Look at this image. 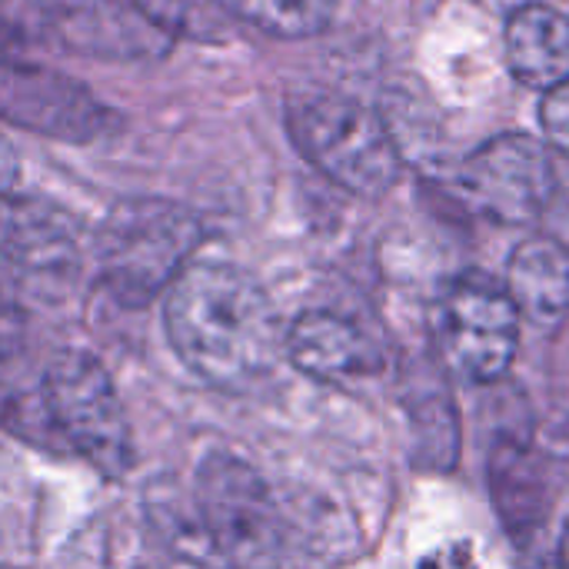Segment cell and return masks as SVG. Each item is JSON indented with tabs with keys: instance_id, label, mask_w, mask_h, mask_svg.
<instances>
[{
	"instance_id": "obj_17",
	"label": "cell",
	"mask_w": 569,
	"mask_h": 569,
	"mask_svg": "<svg viewBox=\"0 0 569 569\" xmlns=\"http://www.w3.org/2000/svg\"><path fill=\"white\" fill-rule=\"evenodd\" d=\"M540 123L547 130V140L569 153V80H563L560 87L547 90L543 93V103H540Z\"/></svg>"
},
{
	"instance_id": "obj_4",
	"label": "cell",
	"mask_w": 569,
	"mask_h": 569,
	"mask_svg": "<svg viewBox=\"0 0 569 569\" xmlns=\"http://www.w3.org/2000/svg\"><path fill=\"white\" fill-rule=\"evenodd\" d=\"M43 413L53 440L83 457L100 477L120 480L133 463V433L103 363L83 350H60L40 373Z\"/></svg>"
},
{
	"instance_id": "obj_21",
	"label": "cell",
	"mask_w": 569,
	"mask_h": 569,
	"mask_svg": "<svg viewBox=\"0 0 569 569\" xmlns=\"http://www.w3.org/2000/svg\"><path fill=\"white\" fill-rule=\"evenodd\" d=\"M3 40H7V23H3V17H0V47H3Z\"/></svg>"
},
{
	"instance_id": "obj_8",
	"label": "cell",
	"mask_w": 569,
	"mask_h": 569,
	"mask_svg": "<svg viewBox=\"0 0 569 569\" xmlns=\"http://www.w3.org/2000/svg\"><path fill=\"white\" fill-rule=\"evenodd\" d=\"M0 120L63 143H93L117 127V113L83 83L7 60H0Z\"/></svg>"
},
{
	"instance_id": "obj_7",
	"label": "cell",
	"mask_w": 569,
	"mask_h": 569,
	"mask_svg": "<svg viewBox=\"0 0 569 569\" xmlns=\"http://www.w3.org/2000/svg\"><path fill=\"white\" fill-rule=\"evenodd\" d=\"M457 187L477 213L497 223H530L553 197V157L537 137L500 133L467 153Z\"/></svg>"
},
{
	"instance_id": "obj_11",
	"label": "cell",
	"mask_w": 569,
	"mask_h": 569,
	"mask_svg": "<svg viewBox=\"0 0 569 569\" xmlns=\"http://www.w3.org/2000/svg\"><path fill=\"white\" fill-rule=\"evenodd\" d=\"M0 257L57 270L77 257V223L53 203L0 190Z\"/></svg>"
},
{
	"instance_id": "obj_6",
	"label": "cell",
	"mask_w": 569,
	"mask_h": 569,
	"mask_svg": "<svg viewBox=\"0 0 569 569\" xmlns=\"http://www.w3.org/2000/svg\"><path fill=\"white\" fill-rule=\"evenodd\" d=\"M433 340L453 377L493 383L517 357L520 310L503 283L483 273H463L433 303Z\"/></svg>"
},
{
	"instance_id": "obj_20",
	"label": "cell",
	"mask_w": 569,
	"mask_h": 569,
	"mask_svg": "<svg viewBox=\"0 0 569 569\" xmlns=\"http://www.w3.org/2000/svg\"><path fill=\"white\" fill-rule=\"evenodd\" d=\"M557 569H569V520L567 527H563L560 547H557Z\"/></svg>"
},
{
	"instance_id": "obj_5",
	"label": "cell",
	"mask_w": 569,
	"mask_h": 569,
	"mask_svg": "<svg viewBox=\"0 0 569 569\" xmlns=\"http://www.w3.org/2000/svg\"><path fill=\"white\" fill-rule=\"evenodd\" d=\"M200 527L230 569H277L287 550V523L267 480L237 453L210 450L193 473Z\"/></svg>"
},
{
	"instance_id": "obj_13",
	"label": "cell",
	"mask_w": 569,
	"mask_h": 569,
	"mask_svg": "<svg viewBox=\"0 0 569 569\" xmlns=\"http://www.w3.org/2000/svg\"><path fill=\"white\" fill-rule=\"evenodd\" d=\"M507 63L533 90H553L569 80V17L547 3L513 10L507 23Z\"/></svg>"
},
{
	"instance_id": "obj_14",
	"label": "cell",
	"mask_w": 569,
	"mask_h": 569,
	"mask_svg": "<svg viewBox=\"0 0 569 569\" xmlns=\"http://www.w3.org/2000/svg\"><path fill=\"white\" fill-rule=\"evenodd\" d=\"M490 480H493V500L513 533H527L543 520L547 480H543L540 463L527 450L503 447L493 457Z\"/></svg>"
},
{
	"instance_id": "obj_3",
	"label": "cell",
	"mask_w": 569,
	"mask_h": 569,
	"mask_svg": "<svg viewBox=\"0 0 569 569\" xmlns=\"http://www.w3.org/2000/svg\"><path fill=\"white\" fill-rule=\"evenodd\" d=\"M287 130L293 147L350 193L380 197L400 177V147L383 117L347 93L307 90L290 97Z\"/></svg>"
},
{
	"instance_id": "obj_10",
	"label": "cell",
	"mask_w": 569,
	"mask_h": 569,
	"mask_svg": "<svg viewBox=\"0 0 569 569\" xmlns=\"http://www.w3.org/2000/svg\"><path fill=\"white\" fill-rule=\"evenodd\" d=\"M283 350L300 373L330 387H353L380 370V353L370 337L330 310L300 313L283 333Z\"/></svg>"
},
{
	"instance_id": "obj_15",
	"label": "cell",
	"mask_w": 569,
	"mask_h": 569,
	"mask_svg": "<svg viewBox=\"0 0 569 569\" xmlns=\"http://www.w3.org/2000/svg\"><path fill=\"white\" fill-rule=\"evenodd\" d=\"M217 7L270 37L307 40L333 23L340 0H217Z\"/></svg>"
},
{
	"instance_id": "obj_16",
	"label": "cell",
	"mask_w": 569,
	"mask_h": 569,
	"mask_svg": "<svg viewBox=\"0 0 569 569\" xmlns=\"http://www.w3.org/2000/svg\"><path fill=\"white\" fill-rule=\"evenodd\" d=\"M143 17L167 33L170 40H220L227 30V13L217 7V0H137Z\"/></svg>"
},
{
	"instance_id": "obj_18",
	"label": "cell",
	"mask_w": 569,
	"mask_h": 569,
	"mask_svg": "<svg viewBox=\"0 0 569 569\" xmlns=\"http://www.w3.org/2000/svg\"><path fill=\"white\" fill-rule=\"evenodd\" d=\"M420 569H477V563H473V550L467 543H450V547L437 550L433 557H427Z\"/></svg>"
},
{
	"instance_id": "obj_12",
	"label": "cell",
	"mask_w": 569,
	"mask_h": 569,
	"mask_svg": "<svg viewBox=\"0 0 569 569\" xmlns=\"http://www.w3.org/2000/svg\"><path fill=\"white\" fill-rule=\"evenodd\" d=\"M507 293L520 317L557 327L569 313V253L553 237L523 240L507 267Z\"/></svg>"
},
{
	"instance_id": "obj_19",
	"label": "cell",
	"mask_w": 569,
	"mask_h": 569,
	"mask_svg": "<svg viewBox=\"0 0 569 569\" xmlns=\"http://www.w3.org/2000/svg\"><path fill=\"white\" fill-rule=\"evenodd\" d=\"M13 177H17V157H13L10 143L0 137V190H7L13 183Z\"/></svg>"
},
{
	"instance_id": "obj_2",
	"label": "cell",
	"mask_w": 569,
	"mask_h": 569,
	"mask_svg": "<svg viewBox=\"0 0 569 569\" xmlns=\"http://www.w3.org/2000/svg\"><path fill=\"white\" fill-rule=\"evenodd\" d=\"M203 243V223L180 203L157 197L120 200L97 233V267L107 293L123 307H147L173 287Z\"/></svg>"
},
{
	"instance_id": "obj_1",
	"label": "cell",
	"mask_w": 569,
	"mask_h": 569,
	"mask_svg": "<svg viewBox=\"0 0 569 569\" xmlns=\"http://www.w3.org/2000/svg\"><path fill=\"white\" fill-rule=\"evenodd\" d=\"M163 320L187 370L217 390L260 383L283 347L270 297L233 263H190L167 290Z\"/></svg>"
},
{
	"instance_id": "obj_9",
	"label": "cell",
	"mask_w": 569,
	"mask_h": 569,
	"mask_svg": "<svg viewBox=\"0 0 569 569\" xmlns=\"http://www.w3.org/2000/svg\"><path fill=\"white\" fill-rule=\"evenodd\" d=\"M50 30L77 53L100 60H150L167 53L160 33L137 0H33Z\"/></svg>"
}]
</instances>
